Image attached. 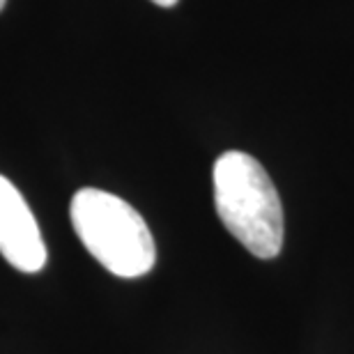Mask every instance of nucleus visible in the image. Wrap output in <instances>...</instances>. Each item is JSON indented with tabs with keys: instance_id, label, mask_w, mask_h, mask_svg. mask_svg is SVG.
Returning a JSON list of instances; mask_svg holds the SVG:
<instances>
[{
	"instance_id": "2",
	"label": "nucleus",
	"mask_w": 354,
	"mask_h": 354,
	"mask_svg": "<svg viewBox=\"0 0 354 354\" xmlns=\"http://www.w3.org/2000/svg\"><path fill=\"white\" fill-rule=\"evenodd\" d=\"M72 225L86 251L120 279H138L154 267L157 249L145 218L115 194L79 189L69 205Z\"/></svg>"
},
{
	"instance_id": "3",
	"label": "nucleus",
	"mask_w": 354,
	"mask_h": 354,
	"mask_svg": "<svg viewBox=\"0 0 354 354\" xmlns=\"http://www.w3.org/2000/svg\"><path fill=\"white\" fill-rule=\"evenodd\" d=\"M0 253L24 274H37L46 265V246L37 218L5 175H0Z\"/></svg>"
},
{
	"instance_id": "1",
	"label": "nucleus",
	"mask_w": 354,
	"mask_h": 354,
	"mask_svg": "<svg viewBox=\"0 0 354 354\" xmlns=\"http://www.w3.org/2000/svg\"><path fill=\"white\" fill-rule=\"evenodd\" d=\"M214 205L228 232L260 260L283 249V205L272 177L251 154L230 150L216 159Z\"/></svg>"
},
{
	"instance_id": "5",
	"label": "nucleus",
	"mask_w": 354,
	"mask_h": 354,
	"mask_svg": "<svg viewBox=\"0 0 354 354\" xmlns=\"http://www.w3.org/2000/svg\"><path fill=\"white\" fill-rule=\"evenodd\" d=\"M5 3H7V0H0V12H3V7H5Z\"/></svg>"
},
{
	"instance_id": "4",
	"label": "nucleus",
	"mask_w": 354,
	"mask_h": 354,
	"mask_svg": "<svg viewBox=\"0 0 354 354\" xmlns=\"http://www.w3.org/2000/svg\"><path fill=\"white\" fill-rule=\"evenodd\" d=\"M154 5H159V7H173L177 0H152Z\"/></svg>"
}]
</instances>
